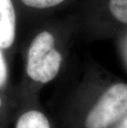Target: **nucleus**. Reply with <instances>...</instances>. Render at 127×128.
<instances>
[{
    "instance_id": "0eeeda50",
    "label": "nucleus",
    "mask_w": 127,
    "mask_h": 128,
    "mask_svg": "<svg viewBox=\"0 0 127 128\" xmlns=\"http://www.w3.org/2000/svg\"><path fill=\"white\" fill-rule=\"evenodd\" d=\"M7 70L2 49L0 47V87H2L7 81Z\"/></svg>"
},
{
    "instance_id": "6e6552de",
    "label": "nucleus",
    "mask_w": 127,
    "mask_h": 128,
    "mask_svg": "<svg viewBox=\"0 0 127 128\" xmlns=\"http://www.w3.org/2000/svg\"><path fill=\"white\" fill-rule=\"evenodd\" d=\"M117 128H127V118L124 119V121L119 125Z\"/></svg>"
},
{
    "instance_id": "423d86ee",
    "label": "nucleus",
    "mask_w": 127,
    "mask_h": 128,
    "mask_svg": "<svg viewBox=\"0 0 127 128\" xmlns=\"http://www.w3.org/2000/svg\"><path fill=\"white\" fill-rule=\"evenodd\" d=\"M26 6L37 9L49 8L60 4L64 0H21Z\"/></svg>"
},
{
    "instance_id": "20e7f679",
    "label": "nucleus",
    "mask_w": 127,
    "mask_h": 128,
    "mask_svg": "<svg viewBox=\"0 0 127 128\" xmlns=\"http://www.w3.org/2000/svg\"><path fill=\"white\" fill-rule=\"evenodd\" d=\"M16 128H50L45 116L38 111H29L22 114Z\"/></svg>"
},
{
    "instance_id": "7ed1b4c3",
    "label": "nucleus",
    "mask_w": 127,
    "mask_h": 128,
    "mask_svg": "<svg viewBox=\"0 0 127 128\" xmlns=\"http://www.w3.org/2000/svg\"><path fill=\"white\" fill-rule=\"evenodd\" d=\"M16 36V14L12 0H0V47L8 49Z\"/></svg>"
},
{
    "instance_id": "1a4fd4ad",
    "label": "nucleus",
    "mask_w": 127,
    "mask_h": 128,
    "mask_svg": "<svg viewBox=\"0 0 127 128\" xmlns=\"http://www.w3.org/2000/svg\"><path fill=\"white\" fill-rule=\"evenodd\" d=\"M1 106H2V99H1V98H0V108H1Z\"/></svg>"
},
{
    "instance_id": "f257e3e1",
    "label": "nucleus",
    "mask_w": 127,
    "mask_h": 128,
    "mask_svg": "<svg viewBox=\"0 0 127 128\" xmlns=\"http://www.w3.org/2000/svg\"><path fill=\"white\" fill-rule=\"evenodd\" d=\"M62 62L61 54L55 48V38L50 32L37 34L28 50L26 73L32 80L45 84L57 75Z\"/></svg>"
},
{
    "instance_id": "f03ea898",
    "label": "nucleus",
    "mask_w": 127,
    "mask_h": 128,
    "mask_svg": "<svg viewBox=\"0 0 127 128\" xmlns=\"http://www.w3.org/2000/svg\"><path fill=\"white\" fill-rule=\"evenodd\" d=\"M127 114V84L112 85L87 116V128H107Z\"/></svg>"
},
{
    "instance_id": "39448f33",
    "label": "nucleus",
    "mask_w": 127,
    "mask_h": 128,
    "mask_svg": "<svg viewBox=\"0 0 127 128\" xmlns=\"http://www.w3.org/2000/svg\"><path fill=\"white\" fill-rule=\"evenodd\" d=\"M109 8L118 21L127 24V0H110Z\"/></svg>"
}]
</instances>
